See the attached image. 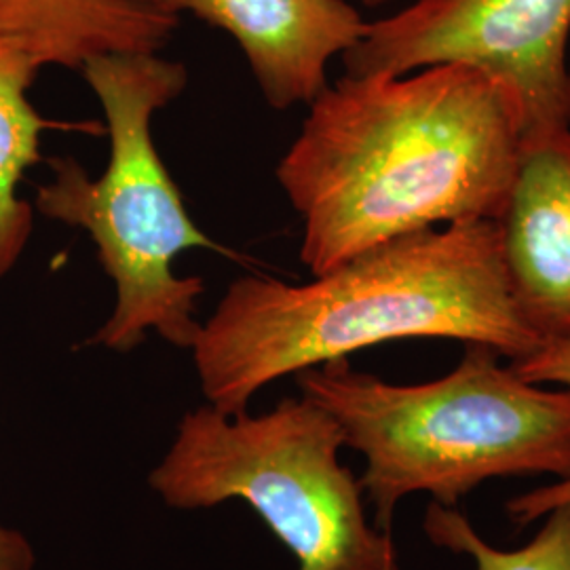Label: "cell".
I'll list each match as a JSON object with an SVG mask.
<instances>
[{
  "mask_svg": "<svg viewBox=\"0 0 570 570\" xmlns=\"http://www.w3.org/2000/svg\"><path fill=\"white\" fill-rule=\"evenodd\" d=\"M465 346L459 366L421 385H393L346 360L296 374L301 393L364 456L360 484L376 529L389 532L397 503L414 492L456 508L494 478H570V389L529 383L494 348Z\"/></svg>",
  "mask_w": 570,
  "mask_h": 570,
  "instance_id": "3",
  "label": "cell"
},
{
  "mask_svg": "<svg viewBox=\"0 0 570 570\" xmlns=\"http://www.w3.org/2000/svg\"><path fill=\"white\" fill-rule=\"evenodd\" d=\"M366 7H383V4H389V2H393V0H362Z\"/></svg>",
  "mask_w": 570,
  "mask_h": 570,
  "instance_id": "14",
  "label": "cell"
},
{
  "mask_svg": "<svg viewBox=\"0 0 570 570\" xmlns=\"http://www.w3.org/2000/svg\"><path fill=\"white\" fill-rule=\"evenodd\" d=\"M543 527L520 550H499L461 511L431 503L423 529L442 550L468 556L475 570H570V505L543 515Z\"/></svg>",
  "mask_w": 570,
  "mask_h": 570,
  "instance_id": "11",
  "label": "cell"
},
{
  "mask_svg": "<svg viewBox=\"0 0 570 570\" xmlns=\"http://www.w3.org/2000/svg\"><path fill=\"white\" fill-rule=\"evenodd\" d=\"M41 70L20 45L0 39V277L18 265L30 233L32 207L20 199V183L41 161V136L63 125L47 121L28 91Z\"/></svg>",
  "mask_w": 570,
  "mask_h": 570,
  "instance_id": "10",
  "label": "cell"
},
{
  "mask_svg": "<svg viewBox=\"0 0 570 570\" xmlns=\"http://www.w3.org/2000/svg\"><path fill=\"white\" fill-rule=\"evenodd\" d=\"M180 26L159 0H0V39L42 66L81 70L106 53H157Z\"/></svg>",
  "mask_w": 570,
  "mask_h": 570,
  "instance_id": "9",
  "label": "cell"
},
{
  "mask_svg": "<svg viewBox=\"0 0 570 570\" xmlns=\"http://www.w3.org/2000/svg\"><path fill=\"white\" fill-rule=\"evenodd\" d=\"M343 446L341 425L305 395L258 416L197 407L148 487L174 510L244 501L298 570H400L391 532L370 524L362 484L338 461Z\"/></svg>",
  "mask_w": 570,
  "mask_h": 570,
  "instance_id": "5",
  "label": "cell"
},
{
  "mask_svg": "<svg viewBox=\"0 0 570 570\" xmlns=\"http://www.w3.org/2000/svg\"><path fill=\"white\" fill-rule=\"evenodd\" d=\"M569 39L570 0H414L341 58L351 77L473 66L515 91L532 138L570 129Z\"/></svg>",
  "mask_w": 570,
  "mask_h": 570,
  "instance_id": "6",
  "label": "cell"
},
{
  "mask_svg": "<svg viewBox=\"0 0 570 570\" xmlns=\"http://www.w3.org/2000/svg\"><path fill=\"white\" fill-rule=\"evenodd\" d=\"M0 530H2V527H0Z\"/></svg>",
  "mask_w": 570,
  "mask_h": 570,
  "instance_id": "15",
  "label": "cell"
},
{
  "mask_svg": "<svg viewBox=\"0 0 570 570\" xmlns=\"http://www.w3.org/2000/svg\"><path fill=\"white\" fill-rule=\"evenodd\" d=\"M524 140L515 91L468 63L327 85L277 167L303 265L322 275L412 233L497 220Z\"/></svg>",
  "mask_w": 570,
  "mask_h": 570,
  "instance_id": "1",
  "label": "cell"
},
{
  "mask_svg": "<svg viewBox=\"0 0 570 570\" xmlns=\"http://www.w3.org/2000/svg\"><path fill=\"white\" fill-rule=\"evenodd\" d=\"M511 367L520 379L534 385H564L570 389V336L539 346L527 357L511 362ZM564 505H570V478L513 497L505 505V513L510 522L524 529Z\"/></svg>",
  "mask_w": 570,
  "mask_h": 570,
  "instance_id": "12",
  "label": "cell"
},
{
  "mask_svg": "<svg viewBox=\"0 0 570 570\" xmlns=\"http://www.w3.org/2000/svg\"><path fill=\"white\" fill-rule=\"evenodd\" d=\"M81 72L102 104L108 165L91 180L75 159H49L53 178L37 188V209L87 230L117 287V306L89 345L129 353L155 330L169 345L190 348L202 330L195 313L205 285L176 275L174 263L186 249L235 254L195 225L153 140L155 112L183 94L188 72L159 51L106 53Z\"/></svg>",
  "mask_w": 570,
  "mask_h": 570,
  "instance_id": "4",
  "label": "cell"
},
{
  "mask_svg": "<svg viewBox=\"0 0 570 570\" xmlns=\"http://www.w3.org/2000/svg\"><path fill=\"white\" fill-rule=\"evenodd\" d=\"M499 226L511 298L551 343L570 336V129L524 140Z\"/></svg>",
  "mask_w": 570,
  "mask_h": 570,
  "instance_id": "7",
  "label": "cell"
},
{
  "mask_svg": "<svg viewBox=\"0 0 570 570\" xmlns=\"http://www.w3.org/2000/svg\"><path fill=\"white\" fill-rule=\"evenodd\" d=\"M35 556L26 537L16 530H0V570H32Z\"/></svg>",
  "mask_w": 570,
  "mask_h": 570,
  "instance_id": "13",
  "label": "cell"
},
{
  "mask_svg": "<svg viewBox=\"0 0 570 570\" xmlns=\"http://www.w3.org/2000/svg\"><path fill=\"white\" fill-rule=\"evenodd\" d=\"M228 32L242 47L258 87L275 110L311 104L326 91L327 63L366 32L345 0H159Z\"/></svg>",
  "mask_w": 570,
  "mask_h": 570,
  "instance_id": "8",
  "label": "cell"
},
{
  "mask_svg": "<svg viewBox=\"0 0 570 570\" xmlns=\"http://www.w3.org/2000/svg\"><path fill=\"white\" fill-rule=\"evenodd\" d=\"M406 338L487 345L511 362L543 345L511 298L494 220L412 233L308 284L242 277L190 351L209 406L235 416L287 374Z\"/></svg>",
  "mask_w": 570,
  "mask_h": 570,
  "instance_id": "2",
  "label": "cell"
}]
</instances>
